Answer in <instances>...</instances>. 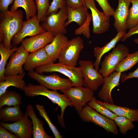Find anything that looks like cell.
Here are the masks:
<instances>
[{
    "label": "cell",
    "instance_id": "1",
    "mask_svg": "<svg viewBox=\"0 0 138 138\" xmlns=\"http://www.w3.org/2000/svg\"><path fill=\"white\" fill-rule=\"evenodd\" d=\"M24 12L21 9L8 10L0 14V42L7 49L13 47V37L21 29L24 21Z\"/></svg>",
    "mask_w": 138,
    "mask_h": 138
},
{
    "label": "cell",
    "instance_id": "2",
    "mask_svg": "<svg viewBox=\"0 0 138 138\" xmlns=\"http://www.w3.org/2000/svg\"><path fill=\"white\" fill-rule=\"evenodd\" d=\"M48 89L40 84L35 85L30 83L26 85L23 91L27 96H44L57 104L61 108L60 115H58L57 116L58 122L62 127L66 129L63 119L64 112L67 107H73V105L64 94H60L56 90H50Z\"/></svg>",
    "mask_w": 138,
    "mask_h": 138
},
{
    "label": "cell",
    "instance_id": "3",
    "mask_svg": "<svg viewBox=\"0 0 138 138\" xmlns=\"http://www.w3.org/2000/svg\"><path fill=\"white\" fill-rule=\"evenodd\" d=\"M35 70L40 74L43 72L59 73L68 78L71 81L73 86H83V77L79 66L76 67L59 62L44 65L36 68Z\"/></svg>",
    "mask_w": 138,
    "mask_h": 138
},
{
    "label": "cell",
    "instance_id": "4",
    "mask_svg": "<svg viewBox=\"0 0 138 138\" xmlns=\"http://www.w3.org/2000/svg\"><path fill=\"white\" fill-rule=\"evenodd\" d=\"M83 121L92 123L102 127L108 133L115 135L118 133L117 125L114 120L99 113L89 106L84 107L79 114Z\"/></svg>",
    "mask_w": 138,
    "mask_h": 138
},
{
    "label": "cell",
    "instance_id": "5",
    "mask_svg": "<svg viewBox=\"0 0 138 138\" xmlns=\"http://www.w3.org/2000/svg\"><path fill=\"white\" fill-rule=\"evenodd\" d=\"M84 48L83 40L80 37L78 36L69 40L60 53L58 58L59 62L75 66L80 54Z\"/></svg>",
    "mask_w": 138,
    "mask_h": 138
},
{
    "label": "cell",
    "instance_id": "6",
    "mask_svg": "<svg viewBox=\"0 0 138 138\" xmlns=\"http://www.w3.org/2000/svg\"><path fill=\"white\" fill-rule=\"evenodd\" d=\"M129 49L122 44H118L112 52L105 56L101 64V68L98 71L103 77L109 76L114 71L119 63L129 53Z\"/></svg>",
    "mask_w": 138,
    "mask_h": 138
},
{
    "label": "cell",
    "instance_id": "7",
    "mask_svg": "<svg viewBox=\"0 0 138 138\" xmlns=\"http://www.w3.org/2000/svg\"><path fill=\"white\" fill-rule=\"evenodd\" d=\"M78 63L83 77V86L96 91L103 84L104 77L95 68L91 61L81 60Z\"/></svg>",
    "mask_w": 138,
    "mask_h": 138
},
{
    "label": "cell",
    "instance_id": "8",
    "mask_svg": "<svg viewBox=\"0 0 138 138\" xmlns=\"http://www.w3.org/2000/svg\"><path fill=\"white\" fill-rule=\"evenodd\" d=\"M61 91L72 102L78 114L91 100L94 94L93 90L83 86H74Z\"/></svg>",
    "mask_w": 138,
    "mask_h": 138
},
{
    "label": "cell",
    "instance_id": "9",
    "mask_svg": "<svg viewBox=\"0 0 138 138\" xmlns=\"http://www.w3.org/2000/svg\"><path fill=\"white\" fill-rule=\"evenodd\" d=\"M31 78L48 89L54 90L61 91L73 86L69 79L62 78L56 73L48 75H42L34 70L28 72Z\"/></svg>",
    "mask_w": 138,
    "mask_h": 138
},
{
    "label": "cell",
    "instance_id": "10",
    "mask_svg": "<svg viewBox=\"0 0 138 138\" xmlns=\"http://www.w3.org/2000/svg\"><path fill=\"white\" fill-rule=\"evenodd\" d=\"M67 19V8L66 6L60 9L57 12L47 16L41 22L40 25L46 31L53 32L56 34L60 33L65 34L67 33V31L64 24Z\"/></svg>",
    "mask_w": 138,
    "mask_h": 138
},
{
    "label": "cell",
    "instance_id": "11",
    "mask_svg": "<svg viewBox=\"0 0 138 138\" xmlns=\"http://www.w3.org/2000/svg\"><path fill=\"white\" fill-rule=\"evenodd\" d=\"M84 1L86 6L91 12L93 33L101 34L107 31L110 27V17L97 9L94 0Z\"/></svg>",
    "mask_w": 138,
    "mask_h": 138
},
{
    "label": "cell",
    "instance_id": "12",
    "mask_svg": "<svg viewBox=\"0 0 138 138\" xmlns=\"http://www.w3.org/2000/svg\"><path fill=\"white\" fill-rule=\"evenodd\" d=\"M28 117L25 112L20 120L10 123L1 121L0 125L13 133L18 138H31L32 136L33 125Z\"/></svg>",
    "mask_w": 138,
    "mask_h": 138
},
{
    "label": "cell",
    "instance_id": "13",
    "mask_svg": "<svg viewBox=\"0 0 138 138\" xmlns=\"http://www.w3.org/2000/svg\"><path fill=\"white\" fill-rule=\"evenodd\" d=\"M29 54L21 45L18 47L17 51L10 57L5 68V75H14L25 72L23 66Z\"/></svg>",
    "mask_w": 138,
    "mask_h": 138
},
{
    "label": "cell",
    "instance_id": "14",
    "mask_svg": "<svg viewBox=\"0 0 138 138\" xmlns=\"http://www.w3.org/2000/svg\"><path fill=\"white\" fill-rule=\"evenodd\" d=\"M37 15L28 20L24 21L19 32L13 38V46H16L27 37H32L46 31L41 26Z\"/></svg>",
    "mask_w": 138,
    "mask_h": 138
},
{
    "label": "cell",
    "instance_id": "15",
    "mask_svg": "<svg viewBox=\"0 0 138 138\" xmlns=\"http://www.w3.org/2000/svg\"><path fill=\"white\" fill-rule=\"evenodd\" d=\"M56 34L53 32L46 31L25 38L21 43L27 51L33 52L44 48L52 41Z\"/></svg>",
    "mask_w": 138,
    "mask_h": 138
},
{
    "label": "cell",
    "instance_id": "16",
    "mask_svg": "<svg viewBox=\"0 0 138 138\" xmlns=\"http://www.w3.org/2000/svg\"><path fill=\"white\" fill-rule=\"evenodd\" d=\"M121 75V73L114 71L109 76L104 77V83L98 93V97L104 102L114 104L111 92L114 88L120 85Z\"/></svg>",
    "mask_w": 138,
    "mask_h": 138
},
{
    "label": "cell",
    "instance_id": "17",
    "mask_svg": "<svg viewBox=\"0 0 138 138\" xmlns=\"http://www.w3.org/2000/svg\"><path fill=\"white\" fill-rule=\"evenodd\" d=\"M53 63L44 48L30 52L23 66L24 69L29 72L39 66Z\"/></svg>",
    "mask_w": 138,
    "mask_h": 138
},
{
    "label": "cell",
    "instance_id": "18",
    "mask_svg": "<svg viewBox=\"0 0 138 138\" xmlns=\"http://www.w3.org/2000/svg\"><path fill=\"white\" fill-rule=\"evenodd\" d=\"M131 0H118V4L113 16L114 21V26L118 32L126 31V22L129 12V7Z\"/></svg>",
    "mask_w": 138,
    "mask_h": 138
},
{
    "label": "cell",
    "instance_id": "19",
    "mask_svg": "<svg viewBox=\"0 0 138 138\" xmlns=\"http://www.w3.org/2000/svg\"><path fill=\"white\" fill-rule=\"evenodd\" d=\"M68 41L65 34L58 33L52 41L44 48L53 63L55 62L58 59L61 51Z\"/></svg>",
    "mask_w": 138,
    "mask_h": 138
},
{
    "label": "cell",
    "instance_id": "20",
    "mask_svg": "<svg viewBox=\"0 0 138 138\" xmlns=\"http://www.w3.org/2000/svg\"><path fill=\"white\" fill-rule=\"evenodd\" d=\"M126 33V31H119L113 38L103 46L102 47H96L94 48L93 53L96 60L94 63V65L97 71L99 70V66L101 60L103 55L112 49H113L117 43L121 40Z\"/></svg>",
    "mask_w": 138,
    "mask_h": 138
},
{
    "label": "cell",
    "instance_id": "21",
    "mask_svg": "<svg viewBox=\"0 0 138 138\" xmlns=\"http://www.w3.org/2000/svg\"><path fill=\"white\" fill-rule=\"evenodd\" d=\"M26 112L31 119L33 125L32 136L33 138H52L45 132L43 127L44 122L37 116L32 106L30 104L27 106Z\"/></svg>",
    "mask_w": 138,
    "mask_h": 138
},
{
    "label": "cell",
    "instance_id": "22",
    "mask_svg": "<svg viewBox=\"0 0 138 138\" xmlns=\"http://www.w3.org/2000/svg\"><path fill=\"white\" fill-rule=\"evenodd\" d=\"M67 8V20L64 24L65 28L72 22H76L79 27L85 22L87 18L88 9L85 4L75 9Z\"/></svg>",
    "mask_w": 138,
    "mask_h": 138
},
{
    "label": "cell",
    "instance_id": "23",
    "mask_svg": "<svg viewBox=\"0 0 138 138\" xmlns=\"http://www.w3.org/2000/svg\"><path fill=\"white\" fill-rule=\"evenodd\" d=\"M96 101L118 116L125 117L133 122H138V109H132L128 107L118 106L99 100H97Z\"/></svg>",
    "mask_w": 138,
    "mask_h": 138
},
{
    "label": "cell",
    "instance_id": "24",
    "mask_svg": "<svg viewBox=\"0 0 138 138\" xmlns=\"http://www.w3.org/2000/svg\"><path fill=\"white\" fill-rule=\"evenodd\" d=\"M25 73L14 75H5V80L0 82V95L4 93L8 87L14 86L23 91L26 85L23 79Z\"/></svg>",
    "mask_w": 138,
    "mask_h": 138
},
{
    "label": "cell",
    "instance_id": "25",
    "mask_svg": "<svg viewBox=\"0 0 138 138\" xmlns=\"http://www.w3.org/2000/svg\"><path fill=\"white\" fill-rule=\"evenodd\" d=\"M24 115L20 106H8L0 108V120L3 122L18 121L22 119Z\"/></svg>",
    "mask_w": 138,
    "mask_h": 138
},
{
    "label": "cell",
    "instance_id": "26",
    "mask_svg": "<svg viewBox=\"0 0 138 138\" xmlns=\"http://www.w3.org/2000/svg\"><path fill=\"white\" fill-rule=\"evenodd\" d=\"M19 7L24 10L26 20L37 15V8L35 0H14L10 10L16 11Z\"/></svg>",
    "mask_w": 138,
    "mask_h": 138
},
{
    "label": "cell",
    "instance_id": "27",
    "mask_svg": "<svg viewBox=\"0 0 138 138\" xmlns=\"http://www.w3.org/2000/svg\"><path fill=\"white\" fill-rule=\"evenodd\" d=\"M21 104V95L13 90H7L0 95V108L5 105L16 106H20Z\"/></svg>",
    "mask_w": 138,
    "mask_h": 138
},
{
    "label": "cell",
    "instance_id": "28",
    "mask_svg": "<svg viewBox=\"0 0 138 138\" xmlns=\"http://www.w3.org/2000/svg\"><path fill=\"white\" fill-rule=\"evenodd\" d=\"M13 46L11 49H7L2 43H0V82L5 80V69L7 60L11 55L17 50L18 47Z\"/></svg>",
    "mask_w": 138,
    "mask_h": 138
},
{
    "label": "cell",
    "instance_id": "29",
    "mask_svg": "<svg viewBox=\"0 0 138 138\" xmlns=\"http://www.w3.org/2000/svg\"><path fill=\"white\" fill-rule=\"evenodd\" d=\"M138 63V50L129 54L116 66L115 71L121 73L128 71Z\"/></svg>",
    "mask_w": 138,
    "mask_h": 138
},
{
    "label": "cell",
    "instance_id": "30",
    "mask_svg": "<svg viewBox=\"0 0 138 138\" xmlns=\"http://www.w3.org/2000/svg\"><path fill=\"white\" fill-rule=\"evenodd\" d=\"M97 100L96 98L94 96L87 104L88 106L99 113L114 120L118 116L105 106L97 103Z\"/></svg>",
    "mask_w": 138,
    "mask_h": 138
},
{
    "label": "cell",
    "instance_id": "31",
    "mask_svg": "<svg viewBox=\"0 0 138 138\" xmlns=\"http://www.w3.org/2000/svg\"><path fill=\"white\" fill-rule=\"evenodd\" d=\"M132 7L129 9L126 22L127 29L138 24V0H131Z\"/></svg>",
    "mask_w": 138,
    "mask_h": 138
},
{
    "label": "cell",
    "instance_id": "32",
    "mask_svg": "<svg viewBox=\"0 0 138 138\" xmlns=\"http://www.w3.org/2000/svg\"><path fill=\"white\" fill-rule=\"evenodd\" d=\"M114 121L119 127L120 132L123 134H126L129 130L133 129L135 127L133 121L124 116H118Z\"/></svg>",
    "mask_w": 138,
    "mask_h": 138
},
{
    "label": "cell",
    "instance_id": "33",
    "mask_svg": "<svg viewBox=\"0 0 138 138\" xmlns=\"http://www.w3.org/2000/svg\"><path fill=\"white\" fill-rule=\"evenodd\" d=\"M35 1L37 8V17L41 22L47 16L50 6V0H35Z\"/></svg>",
    "mask_w": 138,
    "mask_h": 138
},
{
    "label": "cell",
    "instance_id": "34",
    "mask_svg": "<svg viewBox=\"0 0 138 138\" xmlns=\"http://www.w3.org/2000/svg\"><path fill=\"white\" fill-rule=\"evenodd\" d=\"M36 107L39 112L41 116L46 122L50 129L51 130L55 138H62V136L60 134L57 128L51 122L43 106L37 104Z\"/></svg>",
    "mask_w": 138,
    "mask_h": 138
},
{
    "label": "cell",
    "instance_id": "35",
    "mask_svg": "<svg viewBox=\"0 0 138 138\" xmlns=\"http://www.w3.org/2000/svg\"><path fill=\"white\" fill-rule=\"evenodd\" d=\"M92 20L91 14L88 13L86 20L81 26L75 30V34L78 35L82 34L87 38H89L90 36L89 25Z\"/></svg>",
    "mask_w": 138,
    "mask_h": 138
},
{
    "label": "cell",
    "instance_id": "36",
    "mask_svg": "<svg viewBox=\"0 0 138 138\" xmlns=\"http://www.w3.org/2000/svg\"><path fill=\"white\" fill-rule=\"evenodd\" d=\"M66 6L65 0H52L48 9L47 16L57 12L59 10Z\"/></svg>",
    "mask_w": 138,
    "mask_h": 138
},
{
    "label": "cell",
    "instance_id": "37",
    "mask_svg": "<svg viewBox=\"0 0 138 138\" xmlns=\"http://www.w3.org/2000/svg\"><path fill=\"white\" fill-rule=\"evenodd\" d=\"M99 4L104 12L107 16H113L115 10L109 4L108 0H95Z\"/></svg>",
    "mask_w": 138,
    "mask_h": 138
},
{
    "label": "cell",
    "instance_id": "38",
    "mask_svg": "<svg viewBox=\"0 0 138 138\" xmlns=\"http://www.w3.org/2000/svg\"><path fill=\"white\" fill-rule=\"evenodd\" d=\"M67 7L73 9H76L85 4L84 0H65Z\"/></svg>",
    "mask_w": 138,
    "mask_h": 138
},
{
    "label": "cell",
    "instance_id": "39",
    "mask_svg": "<svg viewBox=\"0 0 138 138\" xmlns=\"http://www.w3.org/2000/svg\"><path fill=\"white\" fill-rule=\"evenodd\" d=\"M134 78H138V66L134 71L132 72L129 73L128 74L125 73L121 74L120 81L122 83L128 79Z\"/></svg>",
    "mask_w": 138,
    "mask_h": 138
},
{
    "label": "cell",
    "instance_id": "40",
    "mask_svg": "<svg viewBox=\"0 0 138 138\" xmlns=\"http://www.w3.org/2000/svg\"><path fill=\"white\" fill-rule=\"evenodd\" d=\"M137 34H138V24L129 29L128 32L125 34L124 36L121 40V41L122 42H124L127 38L132 35Z\"/></svg>",
    "mask_w": 138,
    "mask_h": 138
},
{
    "label": "cell",
    "instance_id": "41",
    "mask_svg": "<svg viewBox=\"0 0 138 138\" xmlns=\"http://www.w3.org/2000/svg\"><path fill=\"white\" fill-rule=\"evenodd\" d=\"M6 130L0 125V138H18Z\"/></svg>",
    "mask_w": 138,
    "mask_h": 138
},
{
    "label": "cell",
    "instance_id": "42",
    "mask_svg": "<svg viewBox=\"0 0 138 138\" xmlns=\"http://www.w3.org/2000/svg\"><path fill=\"white\" fill-rule=\"evenodd\" d=\"M14 0H0V10L1 12L8 10L9 6L14 2Z\"/></svg>",
    "mask_w": 138,
    "mask_h": 138
},
{
    "label": "cell",
    "instance_id": "43",
    "mask_svg": "<svg viewBox=\"0 0 138 138\" xmlns=\"http://www.w3.org/2000/svg\"><path fill=\"white\" fill-rule=\"evenodd\" d=\"M134 42L138 45V38H136L134 40Z\"/></svg>",
    "mask_w": 138,
    "mask_h": 138
}]
</instances>
